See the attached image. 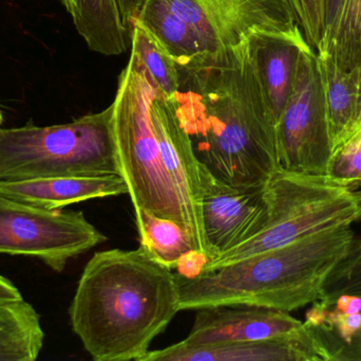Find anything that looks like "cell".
Wrapping results in <instances>:
<instances>
[{"instance_id": "19", "label": "cell", "mask_w": 361, "mask_h": 361, "mask_svg": "<svg viewBox=\"0 0 361 361\" xmlns=\"http://www.w3.org/2000/svg\"><path fill=\"white\" fill-rule=\"evenodd\" d=\"M316 53L334 152L349 139L353 129L360 72L358 69H341L328 51L318 50Z\"/></svg>"}, {"instance_id": "16", "label": "cell", "mask_w": 361, "mask_h": 361, "mask_svg": "<svg viewBox=\"0 0 361 361\" xmlns=\"http://www.w3.org/2000/svg\"><path fill=\"white\" fill-rule=\"evenodd\" d=\"M135 215L140 247L146 254L178 275L190 278L201 273L207 262L195 254L183 227L145 209H135Z\"/></svg>"}, {"instance_id": "32", "label": "cell", "mask_w": 361, "mask_h": 361, "mask_svg": "<svg viewBox=\"0 0 361 361\" xmlns=\"http://www.w3.org/2000/svg\"><path fill=\"white\" fill-rule=\"evenodd\" d=\"M1 123H2V116H1V112H0V129H1Z\"/></svg>"}, {"instance_id": "5", "label": "cell", "mask_w": 361, "mask_h": 361, "mask_svg": "<svg viewBox=\"0 0 361 361\" xmlns=\"http://www.w3.org/2000/svg\"><path fill=\"white\" fill-rule=\"evenodd\" d=\"M264 195L262 229L204 265L201 273L361 220V191L337 186L324 176L278 169L267 180Z\"/></svg>"}, {"instance_id": "20", "label": "cell", "mask_w": 361, "mask_h": 361, "mask_svg": "<svg viewBox=\"0 0 361 361\" xmlns=\"http://www.w3.org/2000/svg\"><path fill=\"white\" fill-rule=\"evenodd\" d=\"M40 316L23 299L0 302V361H34L44 347Z\"/></svg>"}, {"instance_id": "30", "label": "cell", "mask_w": 361, "mask_h": 361, "mask_svg": "<svg viewBox=\"0 0 361 361\" xmlns=\"http://www.w3.org/2000/svg\"><path fill=\"white\" fill-rule=\"evenodd\" d=\"M358 72H360V80H358V100H357V108H356L355 120H354L353 129H352L351 136L357 131H361V66L357 68ZM343 146V144H341Z\"/></svg>"}, {"instance_id": "1", "label": "cell", "mask_w": 361, "mask_h": 361, "mask_svg": "<svg viewBox=\"0 0 361 361\" xmlns=\"http://www.w3.org/2000/svg\"><path fill=\"white\" fill-rule=\"evenodd\" d=\"M167 99L197 159L219 179L262 187L279 169L277 129L244 40L180 70L179 90Z\"/></svg>"}, {"instance_id": "7", "label": "cell", "mask_w": 361, "mask_h": 361, "mask_svg": "<svg viewBox=\"0 0 361 361\" xmlns=\"http://www.w3.org/2000/svg\"><path fill=\"white\" fill-rule=\"evenodd\" d=\"M106 241L82 211L39 209L0 194V254L32 256L61 273Z\"/></svg>"}, {"instance_id": "25", "label": "cell", "mask_w": 361, "mask_h": 361, "mask_svg": "<svg viewBox=\"0 0 361 361\" xmlns=\"http://www.w3.org/2000/svg\"><path fill=\"white\" fill-rule=\"evenodd\" d=\"M310 46L316 50L324 35V20L317 0H288Z\"/></svg>"}, {"instance_id": "23", "label": "cell", "mask_w": 361, "mask_h": 361, "mask_svg": "<svg viewBox=\"0 0 361 361\" xmlns=\"http://www.w3.org/2000/svg\"><path fill=\"white\" fill-rule=\"evenodd\" d=\"M324 177L343 188L361 189V131L332 153Z\"/></svg>"}, {"instance_id": "21", "label": "cell", "mask_w": 361, "mask_h": 361, "mask_svg": "<svg viewBox=\"0 0 361 361\" xmlns=\"http://www.w3.org/2000/svg\"><path fill=\"white\" fill-rule=\"evenodd\" d=\"M328 51L337 65L352 71L361 66V0H343L338 14L315 51Z\"/></svg>"}, {"instance_id": "29", "label": "cell", "mask_w": 361, "mask_h": 361, "mask_svg": "<svg viewBox=\"0 0 361 361\" xmlns=\"http://www.w3.org/2000/svg\"><path fill=\"white\" fill-rule=\"evenodd\" d=\"M21 299L23 298L18 288L8 278L0 275V302L21 300Z\"/></svg>"}, {"instance_id": "14", "label": "cell", "mask_w": 361, "mask_h": 361, "mask_svg": "<svg viewBox=\"0 0 361 361\" xmlns=\"http://www.w3.org/2000/svg\"><path fill=\"white\" fill-rule=\"evenodd\" d=\"M244 42L265 103L277 129L292 93L299 54L307 40L301 29H298L290 33L250 32Z\"/></svg>"}, {"instance_id": "22", "label": "cell", "mask_w": 361, "mask_h": 361, "mask_svg": "<svg viewBox=\"0 0 361 361\" xmlns=\"http://www.w3.org/2000/svg\"><path fill=\"white\" fill-rule=\"evenodd\" d=\"M131 52L137 55L156 90L171 97L180 88V70L154 36L135 21L131 28Z\"/></svg>"}, {"instance_id": "11", "label": "cell", "mask_w": 361, "mask_h": 361, "mask_svg": "<svg viewBox=\"0 0 361 361\" xmlns=\"http://www.w3.org/2000/svg\"><path fill=\"white\" fill-rule=\"evenodd\" d=\"M201 182L202 224L212 261L262 229L267 215L265 186H231L216 178L203 163Z\"/></svg>"}, {"instance_id": "17", "label": "cell", "mask_w": 361, "mask_h": 361, "mask_svg": "<svg viewBox=\"0 0 361 361\" xmlns=\"http://www.w3.org/2000/svg\"><path fill=\"white\" fill-rule=\"evenodd\" d=\"M135 21L154 36L179 70L190 67L206 53L214 52L167 0H142Z\"/></svg>"}, {"instance_id": "2", "label": "cell", "mask_w": 361, "mask_h": 361, "mask_svg": "<svg viewBox=\"0 0 361 361\" xmlns=\"http://www.w3.org/2000/svg\"><path fill=\"white\" fill-rule=\"evenodd\" d=\"M171 269L141 247L93 254L69 307L72 330L95 361H141L180 309Z\"/></svg>"}, {"instance_id": "28", "label": "cell", "mask_w": 361, "mask_h": 361, "mask_svg": "<svg viewBox=\"0 0 361 361\" xmlns=\"http://www.w3.org/2000/svg\"><path fill=\"white\" fill-rule=\"evenodd\" d=\"M341 4L343 0H324V34L330 29L336 19Z\"/></svg>"}, {"instance_id": "10", "label": "cell", "mask_w": 361, "mask_h": 361, "mask_svg": "<svg viewBox=\"0 0 361 361\" xmlns=\"http://www.w3.org/2000/svg\"><path fill=\"white\" fill-rule=\"evenodd\" d=\"M150 117L163 165L179 199L185 230L195 254L208 263L212 254L202 224L201 161L167 97L157 95L152 100Z\"/></svg>"}, {"instance_id": "27", "label": "cell", "mask_w": 361, "mask_h": 361, "mask_svg": "<svg viewBox=\"0 0 361 361\" xmlns=\"http://www.w3.org/2000/svg\"><path fill=\"white\" fill-rule=\"evenodd\" d=\"M125 28L131 32L133 21L137 18L142 0H116Z\"/></svg>"}, {"instance_id": "8", "label": "cell", "mask_w": 361, "mask_h": 361, "mask_svg": "<svg viewBox=\"0 0 361 361\" xmlns=\"http://www.w3.org/2000/svg\"><path fill=\"white\" fill-rule=\"evenodd\" d=\"M279 169L324 176L332 139L317 53L305 44L297 64L292 93L277 125Z\"/></svg>"}, {"instance_id": "4", "label": "cell", "mask_w": 361, "mask_h": 361, "mask_svg": "<svg viewBox=\"0 0 361 361\" xmlns=\"http://www.w3.org/2000/svg\"><path fill=\"white\" fill-rule=\"evenodd\" d=\"M112 106L66 124L0 129V180L120 175Z\"/></svg>"}, {"instance_id": "15", "label": "cell", "mask_w": 361, "mask_h": 361, "mask_svg": "<svg viewBox=\"0 0 361 361\" xmlns=\"http://www.w3.org/2000/svg\"><path fill=\"white\" fill-rule=\"evenodd\" d=\"M0 194L39 209L63 210L91 199L128 194V187L120 175L63 176L0 180Z\"/></svg>"}, {"instance_id": "31", "label": "cell", "mask_w": 361, "mask_h": 361, "mask_svg": "<svg viewBox=\"0 0 361 361\" xmlns=\"http://www.w3.org/2000/svg\"><path fill=\"white\" fill-rule=\"evenodd\" d=\"M318 8H319L320 14H322V20H324V0H317Z\"/></svg>"}, {"instance_id": "12", "label": "cell", "mask_w": 361, "mask_h": 361, "mask_svg": "<svg viewBox=\"0 0 361 361\" xmlns=\"http://www.w3.org/2000/svg\"><path fill=\"white\" fill-rule=\"evenodd\" d=\"M141 361H331L311 326L284 336L255 341L186 347L182 343L149 351Z\"/></svg>"}, {"instance_id": "6", "label": "cell", "mask_w": 361, "mask_h": 361, "mask_svg": "<svg viewBox=\"0 0 361 361\" xmlns=\"http://www.w3.org/2000/svg\"><path fill=\"white\" fill-rule=\"evenodd\" d=\"M161 95L135 53L118 76L112 106V133L120 176L135 209L178 223L185 230L175 189L161 158L152 129L150 104ZM186 231V230H185Z\"/></svg>"}, {"instance_id": "3", "label": "cell", "mask_w": 361, "mask_h": 361, "mask_svg": "<svg viewBox=\"0 0 361 361\" xmlns=\"http://www.w3.org/2000/svg\"><path fill=\"white\" fill-rule=\"evenodd\" d=\"M354 239L351 226L338 227L195 277L176 273L180 311L250 305L290 313L313 304Z\"/></svg>"}, {"instance_id": "18", "label": "cell", "mask_w": 361, "mask_h": 361, "mask_svg": "<svg viewBox=\"0 0 361 361\" xmlns=\"http://www.w3.org/2000/svg\"><path fill=\"white\" fill-rule=\"evenodd\" d=\"M61 2L90 50L107 57L126 52L131 42V32L123 23L116 0Z\"/></svg>"}, {"instance_id": "13", "label": "cell", "mask_w": 361, "mask_h": 361, "mask_svg": "<svg viewBox=\"0 0 361 361\" xmlns=\"http://www.w3.org/2000/svg\"><path fill=\"white\" fill-rule=\"evenodd\" d=\"M197 311L190 333L180 341L186 347L275 338L296 332L305 324L286 312L267 307L220 305Z\"/></svg>"}, {"instance_id": "26", "label": "cell", "mask_w": 361, "mask_h": 361, "mask_svg": "<svg viewBox=\"0 0 361 361\" xmlns=\"http://www.w3.org/2000/svg\"><path fill=\"white\" fill-rule=\"evenodd\" d=\"M329 353L331 361H361V329L347 343L331 345Z\"/></svg>"}, {"instance_id": "24", "label": "cell", "mask_w": 361, "mask_h": 361, "mask_svg": "<svg viewBox=\"0 0 361 361\" xmlns=\"http://www.w3.org/2000/svg\"><path fill=\"white\" fill-rule=\"evenodd\" d=\"M341 295L361 297V239H354L345 258L331 273L322 299L330 301Z\"/></svg>"}, {"instance_id": "9", "label": "cell", "mask_w": 361, "mask_h": 361, "mask_svg": "<svg viewBox=\"0 0 361 361\" xmlns=\"http://www.w3.org/2000/svg\"><path fill=\"white\" fill-rule=\"evenodd\" d=\"M210 51L241 44L254 31L300 29L288 0H167Z\"/></svg>"}]
</instances>
